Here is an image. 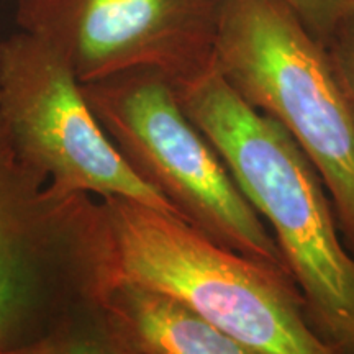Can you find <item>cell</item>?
Masks as SVG:
<instances>
[{
    "instance_id": "cell-1",
    "label": "cell",
    "mask_w": 354,
    "mask_h": 354,
    "mask_svg": "<svg viewBox=\"0 0 354 354\" xmlns=\"http://www.w3.org/2000/svg\"><path fill=\"white\" fill-rule=\"evenodd\" d=\"M174 87L184 112L271 227L313 328L339 354H354V254L342 243L315 167L286 128L243 99L215 64Z\"/></svg>"
},
{
    "instance_id": "cell-2",
    "label": "cell",
    "mask_w": 354,
    "mask_h": 354,
    "mask_svg": "<svg viewBox=\"0 0 354 354\" xmlns=\"http://www.w3.org/2000/svg\"><path fill=\"white\" fill-rule=\"evenodd\" d=\"M99 207L112 281L162 292L259 354H339L312 326L286 271L131 198Z\"/></svg>"
},
{
    "instance_id": "cell-3",
    "label": "cell",
    "mask_w": 354,
    "mask_h": 354,
    "mask_svg": "<svg viewBox=\"0 0 354 354\" xmlns=\"http://www.w3.org/2000/svg\"><path fill=\"white\" fill-rule=\"evenodd\" d=\"M110 281L99 202L53 189L0 130V353L94 317Z\"/></svg>"
},
{
    "instance_id": "cell-4",
    "label": "cell",
    "mask_w": 354,
    "mask_h": 354,
    "mask_svg": "<svg viewBox=\"0 0 354 354\" xmlns=\"http://www.w3.org/2000/svg\"><path fill=\"white\" fill-rule=\"evenodd\" d=\"M215 66L299 145L354 254V118L323 44L281 0H220Z\"/></svg>"
},
{
    "instance_id": "cell-5",
    "label": "cell",
    "mask_w": 354,
    "mask_h": 354,
    "mask_svg": "<svg viewBox=\"0 0 354 354\" xmlns=\"http://www.w3.org/2000/svg\"><path fill=\"white\" fill-rule=\"evenodd\" d=\"M82 92L130 169L180 220L234 253L287 272L271 232L184 112L166 74L128 69L82 84Z\"/></svg>"
},
{
    "instance_id": "cell-6",
    "label": "cell",
    "mask_w": 354,
    "mask_h": 354,
    "mask_svg": "<svg viewBox=\"0 0 354 354\" xmlns=\"http://www.w3.org/2000/svg\"><path fill=\"white\" fill-rule=\"evenodd\" d=\"M0 130L53 189L131 198L179 218L117 151L68 59L21 30L0 41Z\"/></svg>"
},
{
    "instance_id": "cell-7",
    "label": "cell",
    "mask_w": 354,
    "mask_h": 354,
    "mask_svg": "<svg viewBox=\"0 0 354 354\" xmlns=\"http://www.w3.org/2000/svg\"><path fill=\"white\" fill-rule=\"evenodd\" d=\"M220 0H17L21 32L63 55L81 84L153 68L179 84L215 64Z\"/></svg>"
},
{
    "instance_id": "cell-8",
    "label": "cell",
    "mask_w": 354,
    "mask_h": 354,
    "mask_svg": "<svg viewBox=\"0 0 354 354\" xmlns=\"http://www.w3.org/2000/svg\"><path fill=\"white\" fill-rule=\"evenodd\" d=\"M97 318L133 354H259L179 300L135 282H110Z\"/></svg>"
},
{
    "instance_id": "cell-9",
    "label": "cell",
    "mask_w": 354,
    "mask_h": 354,
    "mask_svg": "<svg viewBox=\"0 0 354 354\" xmlns=\"http://www.w3.org/2000/svg\"><path fill=\"white\" fill-rule=\"evenodd\" d=\"M0 354H133L113 342L100 326L97 315L73 323L55 333Z\"/></svg>"
},
{
    "instance_id": "cell-10",
    "label": "cell",
    "mask_w": 354,
    "mask_h": 354,
    "mask_svg": "<svg viewBox=\"0 0 354 354\" xmlns=\"http://www.w3.org/2000/svg\"><path fill=\"white\" fill-rule=\"evenodd\" d=\"M330 69L354 118V6L323 41Z\"/></svg>"
},
{
    "instance_id": "cell-11",
    "label": "cell",
    "mask_w": 354,
    "mask_h": 354,
    "mask_svg": "<svg viewBox=\"0 0 354 354\" xmlns=\"http://www.w3.org/2000/svg\"><path fill=\"white\" fill-rule=\"evenodd\" d=\"M302 20L305 28L323 44L333 26L349 8L354 0H281Z\"/></svg>"
}]
</instances>
